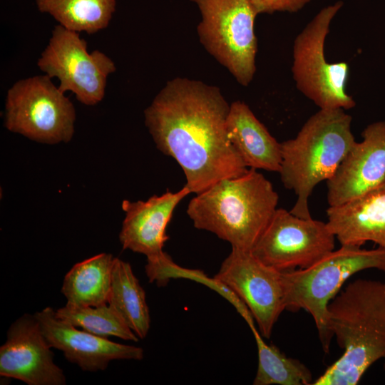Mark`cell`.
<instances>
[{"label":"cell","instance_id":"obj_4","mask_svg":"<svg viewBox=\"0 0 385 385\" xmlns=\"http://www.w3.org/2000/svg\"><path fill=\"white\" fill-rule=\"evenodd\" d=\"M351 116L341 108L319 109L297 135L281 143L279 173L284 187L297 196L289 210L311 218L309 198L314 188L329 180L353 144Z\"/></svg>","mask_w":385,"mask_h":385},{"label":"cell","instance_id":"obj_3","mask_svg":"<svg viewBox=\"0 0 385 385\" xmlns=\"http://www.w3.org/2000/svg\"><path fill=\"white\" fill-rule=\"evenodd\" d=\"M279 200L272 184L257 170L221 180L197 194L187 213L195 227L216 235L232 248L252 251Z\"/></svg>","mask_w":385,"mask_h":385},{"label":"cell","instance_id":"obj_8","mask_svg":"<svg viewBox=\"0 0 385 385\" xmlns=\"http://www.w3.org/2000/svg\"><path fill=\"white\" fill-rule=\"evenodd\" d=\"M75 120L73 104L47 75L19 80L7 91L4 125L13 133L43 143H68Z\"/></svg>","mask_w":385,"mask_h":385},{"label":"cell","instance_id":"obj_12","mask_svg":"<svg viewBox=\"0 0 385 385\" xmlns=\"http://www.w3.org/2000/svg\"><path fill=\"white\" fill-rule=\"evenodd\" d=\"M51 348L34 314H24L9 327L0 347V375L28 385L66 384Z\"/></svg>","mask_w":385,"mask_h":385},{"label":"cell","instance_id":"obj_11","mask_svg":"<svg viewBox=\"0 0 385 385\" xmlns=\"http://www.w3.org/2000/svg\"><path fill=\"white\" fill-rule=\"evenodd\" d=\"M214 278L242 301L262 337L270 338L284 310L281 272L261 262L252 251L232 248Z\"/></svg>","mask_w":385,"mask_h":385},{"label":"cell","instance_id":"obj_22","mask_svg":"<svg viewBox=\"0 0 385 385\" xmlns=\"http://www.w3.org/2000/svg\"><path fill=\"white\" fill-rule=\"evenodd\" d=\"M59 319L95 335L138 342L122 316L108 303L95 307H77L66 304L55 311Z\"/></svg>","mask_w":385,"mask_h":385},{"label":"cell","instance_id":"obj_10","mask_svg":"<svg viewBox=\"0 0 385 385\" xmlns=\"http://www.w3.org/2000/svg\"><path fill=\"white\" fill-rule=\"evenodd\" d=\"M335 240L327 222L277 208L252 252L283 272L311 266L334 250Z\"/></svg>","mask_w":385,"mask_h":385},{"label":"cell","instance_id":"obj_17","mask_svg":"<svg viewBox=\"0 0 385 385\" xmlns=\"http://www.w3.org/2000/svg\"><path fill=\"white\" fill-rule=\"evenodd\" d=\"M226 131L229 140L247 168L279 173L281 143L270 133L244 102L236 101L230 106Z\"/></svg>","mask_w":385,"mask_h":385},{"label":"cell","instance_id":"obj_20","mask_svg":"<svg viewBox=\"0 0 385 385\" xmlns=\"http://www.w3.org/2000/svg\"><path fill=\"white\" fill-rule=\"evenodd\" d=\"M36 6L66 29L91 34L108 26L116 0H36Z\"/></svg>","mask_w":385,"mask_h":385},{"label":"cell","instance_id":"obj_13","mask_svg":"<svg viewBox=\"0 0 385 385\" xmlns=\"http://www.w3.org/2000/svg\"><path fill=\"white\" fill-rule=\"evenodd\" d=\"M327 181L329 206L349 202L385 181V120L369 124Z\"/></svg>","mask_w":385,"mask_h":385},{"label":"cell","instance_id":"obj_16","mask_svg":"<svg viewBox=\"0 0 385 385\" xmlns=\"http://www.w3.org/2000/svg\"><path fill=\"white\" fill-rule=\"evenodd\" d=\"M327 224L341 245L373 242L385 250V181L362 195L327 211Z\"/></svg>","mask_w":385,"mask_h":385},{"label":"cell","instance_id":"obj_2","mask_svg":"<svg viewBox=\"0 0 385 385\" xmlns=\"http://www.w3.org/2000/svg\"><path fill=\"white\" fill-rule=\"evenodd\" d=\"M329 329L343 354L312 385H356L385 359V282L357 279L328 305Z\"/></svg>","mask_w":385,"mask_h":385},{"label":"cell","instance_id":"obj_14","mask_svg":"<svg viewBox=\"0 0 385 385\" xmlns=\"http://www.w3.org/2000/svg\"><path fill=\"white\" fill-rule=\"evenodd\" d=\"M43 336L51 348L63 353L68 361L77 364L83 371L105 370L113 360L143 358L141 347L116 343L65 322L47 307L34 314Z\"/></svg>","mask_w":385,"mask_h":385},{"label":"cell","instance_id":"obj_15","mask_svg":"<svg viewBox=\"0 0 385 385\" xmlns=\"http://www.w3.org/2000/svg\"><path fill=\"white\" fill-rule=\"evenodd\" d=\"M191 192L187 186L173 192L154 195L146 201L124 200L122 209L125 212L119 240L123 250L145 255L148 258L163 254L168 240L166 227L178 203Z\"/></svg>","mask_w":385,"mask_h":385},{"label":"cell","instance_id":"obj_19","mask_svg":"<svg viewBox=\"0 0 385 385\" xmlns=\"http://www.w3.org/2000/svg\"><path fill=\"white\" fill-rule=\"evenodd\" d=\"M108 304L124 319L140 339L149 331L150 317L144 289L130 263L115 257Z\"/></svg>","mask_w":385,"mask_h":385},{"label":"cell","instance_id":"obj_23","mask_svg":"<svg viewBox=\"0 0 385 385\" xmlns=\"http://www.w3.org/2000/svg\"><path fill=\"white\" fill-rule=\"evenodd\" d=\"M257 14L276 11L297 12L310 0H250Z\"/></svg>","mask_w":385,"mask_h":385},{"label":"cell","instance_id":"obj_21","mask_svg":"<svg viewBox=\"0 0 385 385\" xmlns=\"http://www.w3.org/2000/svg\"><path fill=\"white\" fill-rule=\"evenodd\" d=\"M258 351L254 385H310L312 374L299 360L287 357L274 345L265 342L255 327L251 328Z\"/></svg>","mask_w":385,"mask_h":385},{"label":"cell","instance_id":"obj_1","mask_svg":"<svg viewBox=\"0 0 385 385\" xmlns=\"http://www.w3.org/2000/svg\"><path fill=\"white\" fill-rule=\"evenodd\" d=\"M229 111L219 88L178 77L144 111L157 148L179 164L191 192L198 194L248 170L227 135Z\"/></svg>","mask_w":385,"mask_h":385},{"label":"cell","instance_id":"obj_6","mask_svg":"<svg viewBox=\"0 0 385 385\" xmlns=\"http://www.w3.org/2000/svg\"><path fill=\"white\" fill-rule=\"evenodd\" d=\"M342 6L339 1L322 9L294 41L292 72L296 86L319 109L346 111L356 105L346 91L348 63H329L324 52L331 23Z\"/></svg>","mask_w":385,"mask_h":385},{"label":"cell","instance_id":"obj_18","mask_svg":"<svg viewBox=\"0 0 385 385\" xmlns=\"http://www.w3.org/2000/svg\"><path fill=\"white\" fill-rule=\"evenodd\" d=\"M114 258L101 253L75 264L66 274L61 292L68 304L95 307L109 301Z\"/></svg>","mask_w":385,"mask_h":385},{"label":"cell","instance_id":"obj_7","mask_svg":"<svg viewBox=\"0 0 385 385\" xmlns=\"http://www.w3.org/2000/svg\"><path fill=\"white\" fill-rule=\"evenodd\" d=\"M198 6L200 43L236 81L247 86L256 72L258 15L250 0H190Z\"/></svg>","mask_w":385,"mask_h":385},{"label":"cell","instance_id":"obj_9","mask_svg":"<svg viewBox=\"0 0 385 385\" xmlns=\"http://www.w3.org/2000/svg\"><path fill=\"white\" fill-rule=\"evenodd\" d=\"M37 65L51 78L60 81L63 93L73 92L77 100L94 106L105 96L108 76L115 71L114 62L104 53L87 51L78 32L56 26Z\"/></svg>","mask_w":385,"mask_h":385},{"label":"cell","instance_id":"obj_5","mask_svg":"<svg viewBox=\"0 0 385 385\" xmlns=\"http://www.w3.org/2000/svg\"><path fill=\"white\" fill-rule=\"evenodd\" d=\"M367 269L385 273V250L341 245L304 269L281 272L284 310L308 312L314 321L324 352L334 337L329 326L328 305L344 282Z\"/></svg>","mask_w":385,"mask_h":385}]
</instances>
